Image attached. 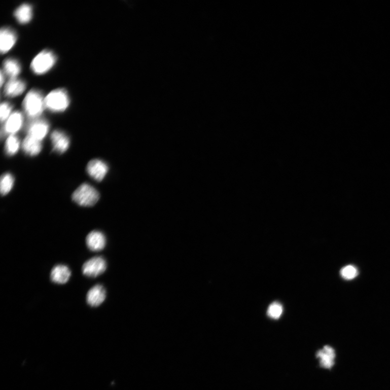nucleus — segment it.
Here are the masks:
<instances>
[{
  "label": "nucleus",
  "mask_w": 390,
  "mask_h": 390,
  "mask_svg": "<svg viewBox=\"0 0 390 390\" xmlns=\"http://www.w3.org/2000/svg\"><path fill=\"white\" fill-rule=\"evenodd\" d=\"M23 108L31 118L34 119L41 116L46 108L42 93L37 90H30L23 100Z\"/></svg>",
  "instance_id": "obj_1"
},
{
  "label": "nucleus",
  "mask_w": 390,
  "mask_h": 390,
  "mask_svg": "<svg viewBox=\"0 0 390 390\" xmlns=\"http://www.w3.org/2000/svg\"><path fill=\"white\" fill-rule=\"evenodd\" d=\"M69 101L67 92L61 89L52 91L45 98L46 108L54 113L65 111L69 105Z\"/></svg>",
  "instance_id": "obj_2"
},
{
  "label": "nucleus",
  "mask_w": 390,
  "mask_h": 390,
  "mask_svg": "<svg viewBox=\"0 0 390 390\" xmlns=\"http://www.w3.org/2000/svg\"><path fill=\"white\" fill-rule=\"evenodd\" d=\"M73 200L83 206H91L99 199L98 191L92 186L84 184L78 187L73 195Z\"/></svg>",
  "instance_id": "obj_3"
},
{
  "label": "nucleus",
  "mask_w": 390,
  "mask_h": 390,
  "mask_svg": "<svg viewBox=\"0 0 390 390\" xmlns=\"http://www.w3.org/2000/svg\"><path fill=\"white\" fill-rule=\"evenodd\" d=\"M55 55L49 50L40 52L31 61V70L37 75H43L50 70L56 62Z\"/></svg>",
  "instance_id": "obj_4"
},
{
  "label": "nucleus",
  "mask_w": 390,
  "mask_h": 390,
  "mask_svg": "<svg viewBox=\"0 0 390 390\" xmlns=\"http://www.w3.org/2000/svg\"><path fill=\"white\" fill-rule=\"evenodd\" d=\"M106 260L102 257H95L86 261L82 267L83 274L88 277H97L105 272Z\"/></svg>",
  "instance_id": "obj_5"
},
{
  "label": "nucleus",
  "mask_w": 390,
  "mask_h": 390,
  "mask_svg": "<svg viewBox=\"0 0 390 390\" xmlns=\"http://www.w3.org/2000/svg\"><path fill=\"white\" fill-rule=\"evenodd\" d=\"M23 121L22 114L19 111L12 114L5 122L2 130V137L5 134H15L21 128Z\"/></svg>",
  "instance_id": "obj_6"
},
{
  "label": "nucleus",
  "mask_w": 390,
  "mask_h": 390,
  "mask_svg": "<svg viewBox=\"0 0 390 390\" xmlns=\"http://www.w3.org/2000/svg\"><path fill=\"white\" fill-rule=\"evenodd\" d=\"M106 297L107 292L103 286L100 284L95 285L87 293V303L92 307H97L104 302Z\"/></svg>",
  "instance_id": "obj_7"
},
{
  "label": "nucleus",
  "mask_w": 390,
  "mask_h": 390,
  "mask_svg": "<svg viewBox=\"0 0 390 390\" xmlns=\"http://www.w3.org/2000/svg\"><path fill=\"white\" fill-rule=\"evenodd\" d=\"M86 243L91 251L100 252L105 247L107 238L100 231L94 230L87 235Z\"/></svg>",
  "instance_id": "obj_8"
},
{
  "label": "nucleus",
  "mask_w": 390,
  "mask_h": 390,
  "mask_svg": "<svg viewBox=\"0 0 390 390\" xmlns=\"http://www.w3.org/2000/svg\"><path fill=\"white\" fill-rule=\"evenodd\" d=\"M50 125L44 119H35L28 127L29 136L42 140L49 132Z\"/></svg>",
  "instance_id": "obj_9"
},
{
  "label": "nucleus",
  "mask_w": 390,
  "mask_h": 390,
  "mask_svg": "<svg viewBox=\"0 0 390 390\" xmlns=\"http://www.w3.org/2000/svg\"><path fill=\"white\" fill-rule=\"evenodd\" d=\"M108 171L107 164L99 160L91 161L87 166V171L90 176L98 182L104 179Z\"/></svg>",
  "instance_id": "obj_10"
},
{
  "label": "nucleus",
  "mask_w": 390,
  "mask_h": 390,
  "mask_svg": "<svg viewBox=\"0 0 390 390\" xmlns=\"http://www.w3.org/2000/svg\"><path fill=\"white\" fill-rule=\"evenodd\" d=\"M17 37L15 31L10 28L4 27L0 31V49L3 54L12 49L17 42Z\"/></svg>",
  "instance_id": "obj_11"
},
{
  "label": "nucleus",
  "mask_w": 390,
  "mask_h": 390,
  "mask_svg": "<svg viewBox=\"0 0 390 390\" xmlns=\"http://www.w3.org/2000/svg\"><path fill=\"white\" fill-rule=\"evenodd\" d=\"M53 150L60 154L64 153L69 146V139L67 135L60 131H54L51 134Z\"/></svg>",
  "instance_id": "obj_12"
},
{
  "label": "nucleus",
  "mask_w": 390,
  "mask_h": 390,
  "mask_svg": "<svg viewBox=\"0 0 390 390\" xmlns=\"http://www.w3.org/2000/svg\"><path fill=\"white\" fill-rule=\"evenodd\" d=\"M70 276V270L67 266L58 265L52 269L50 277L53 282L62 285L69 281Z\"/></svg>",
  "instance_id": "obj_13"
},
{
  "label": "nucleus",
  "mask_w": 390,
  "mask_h": 390,
  "mask_svg": "<svg viewBox=\"0 0 390 390\" xmlns=\"http://www.w3.org/2000/svg\"><path fill=\"white\" fill-rule=\"evenodd\" d=\"M26 86V83L21 79L17 78H12L6 84L4 93L7 97H17L25 91Z\"/></svg>",
  "instance_id": "obj_14"
},
{
  "label": "nucleus",
  "mask_w": 390,
  "mask_h": 390,
  "mask_svg": "<svg viewBox=\"0 0 390 390\" xmlns=\"http://www.w3.org/2000/svg\"><path fill=\"white\" fill-rule=\"evenodd\" d=\"M316 357L320 360L322 367L325 369H331L334 365L336 354L332 347L325 346L323 349L317 352Z\"/></svg>",
  "instance_id": "obj_15"
},
{
  "label": "nucleus",
  "mask_w": 390,
  "mask_h": 390,
  "mask_svg": "<svg viewBox=\"0 0 390 390\" xmlns=\"http://www.w3.org/2000/svg\"><path fill=\"white\" fill-rule=\"evenodd\" d=\"M22 147L24 152L27 155L34 156L41 152L43 146L41 140L28 135L24 139Z\"/></svg>",
  "instance_id": "obj_16"
},
{
  "label": "nucleus",
  "mask_w": 390,
  "mask_h": 390,
  "mask_svg": "<svg viewBox=\"0 0 390 390\" xmlns=\"http://www.w3.org/2000/svg\"><path fill=\"white\" fill-rule=\"evenodd\" d=\"M33 10L31 5L24 4L20 6L14 12L16 19L21 23L29 22L32 18Z\"/></svg>",
  "instance_id": "obj_17"
},
{
  "label": "nucleus",
  "mask_w": 390,
  "mask_h": 390,
  "mask_svg": "<svg viewBox=\"0 0 390 390\" xmlns=\"http://www.w3.org/2000/svg\"><path fill=\"white\" fill-rule=\"evenodd\" d=\"M4 73L11 79L15 78L20 74L21 67L17 60L9 58L4 62Z\"/></svg>",
  "instance_id": "obj_18"
},
{
  "label": "nucleus",
  "mask_w": 390,
  "mask_h": 390,
  "mask_svg": "<svg viewBox=\"0 0 390 390\" xmlns=\"http://www.w3.org/2000/svg\"><path fill=\"white\" fill-rule=\"evenodd\" d=\"M20 146V142L18 137L15 134L10 135L7 138L5 145L6 153L9 156H13L17 154Z\"/></svg>",
  "instance_id": "obj_19"
},
{
  "label": "nucleus",
  "mask_w": 390,
  "mask_h": 390,
  "mask_svg": "<svg viewBox=\"0 0 390 390\" xmlns=\"http://www.w3.org/2000/svg\"><path fill=\"white\" fill-rule=\"evenodd\" d=\"M14 179L12 175L10 173H5L1 178V193L2 195H6L9 194L13 188Z\"/></svg>",
  "instance_id": "obj_20"
},
{
  "label": "nucleus",
  "mask_w": 390,
  "mask_h": 390,
  "mask_svg": "<svg viewBox=\"0 0 390 390\" xmlns=\"http://www.w3.org/2000/svg\"><path fill=\"white\" fill-rule=\"evenodd\" d=\"M283 312L282 306L278 302H273L270 305L267 310V315L274 320H278Z\"/></svg>",
  "instance_id": "obj_21"
},
{
  "label": "nucleus",
  "mask_w": 390,
  "mask_h": 390,
  "mask_svg": "<svg viewBox=\"0 0 390 390\" xmlns=\"http://www.w3.org/2000/svg\"><path fill=\"white\" fill-rule=\"evenodd\" d=\"M358 272L357 268L352 265L347 266L342 268L340 274L346 280H352L358 275Z\"/></svg>",
  "instance_id": "obj_22"
},
{
  "label": "nucleus",
  "mask_w": 390,
  "mask_h": 390,
  "mask_svg": "<svg viewBox=\"0 0 390 390\" xmlns=\"http://www.w3.org/2000/svg\"><path fill=\"white\" fill-rule=\"evenodd\" d=\"M12 106L11 103L7 102L2 103L0 108V118L2 123L5 122L7 119L12 115Z\"/></svg>",
  "instance_id": "obj_23"
},
{
  "label": "nucleus",
  "mask_w": 390,
  "mask_h": 390,
  "mask_svg": "<svg viewBox=\"0 0 390 390\" xmlns=\"http://www.w3.org/2000/svg\"><path fill=\"white\" fill-rule=\"evenodd\" d=\"M4 73L3 70L1 72V85L3 86L4 80H5V76L4 75Z\"/></svg>",
  "instance_id": "obj_24"
}]
</instances>
